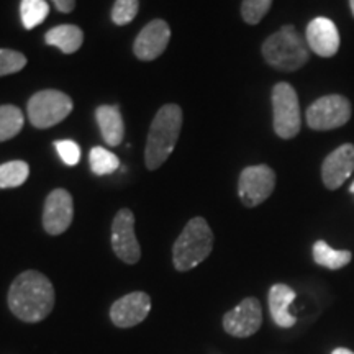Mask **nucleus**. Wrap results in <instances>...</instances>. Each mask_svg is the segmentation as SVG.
Returning <instances> with one entry per match:
<instances>
[{
  "label": "nucleus",
  "mask_w": 354,
  "mask_h": 354,
  "mask_svg": "<svg viewBox=\"0 0 354 354\" xmlns=\"http://www.w3.org/2000/svg\"><path fill=\"white\" fill-rule=\"evenodd\" d=\"M8 307L21 322H41L55 307V287L44 274L38 271L21 272L8 290Z\"/></svg>",
  "instance_id": "1"
},
{
  "label": "nucleus",
  "mask_w": 354,
  "mask_h": 354,
  "mask_svg": "<svg viewBox=\"0 0 354 354\" xmlns=\"http://www.w3.org/2000/svg\"><path fill=\"white\" fill-rule=\"evenodd\" d=\"M183 128V109L167 104L158 110L149 127L145 148V162L149 171H156L169 159L174 151Z\"/></svg>",
  "instance_id": "2"
},
{
  "label": "nucleus",
  "mask_w": 354,
  "mask_h": 354,
  "mask_svg": "<svg viewBox=\"0 0 354 354\" xmlns=\"http://www.w3.org/2000/svg\"><path fill=\"white\" fill-rule=\"evenodd\" d=\"M261 51H263L266 63L284 73L304 68L310 56L307 41L294 25H286L272 33L263 43Z\"/></svg>",
  "instance_id": "3"
},
{
  "label": "nucleus",
  "mask_w": 354,
  "mask_h": 354,
  "mask_svg": "<svg viewBox=\"0 0 354 354\" xmlns=\"http://www.w3.org/2000/svg\"><path fill=\"white\" fill-rule=\"evenodd\" d=\"M214 248V233L205 218L189 220L172 248V261L179 272H187L209 258Z\"/></svg>",
  "instance_id": "4"
},
{
  "label": "nucleus",
  "mask_w": 354,
  "mask_h": 354,
  "mask_svg": "<svg viewBox=\"0 0 354 354\" xmlns=\"http://www.w3.org/2000/svg\"><path fill=\"white\" fill-rule=\"evenodd\" d=\"M272 125L279 138L290 140L302 128V115L295 88L287 82H279L272 88Z\"/></svg>",
  "instance_id": "5"
},
{
  "label": "nucleus",
  "mask_w": 354,
  "mask_h": 354,
  "mask_svg": "<svg viewBox=\"0 0 354 354\" xmlns=\"http://www.w3.org/2000/svg\"><path fill=\"white\" fill-rule=\"evenodd\" d=\"M73 100L68 94L55 88L39 91L28 100V120L35 128H51L73 112Z\"/></svg>",
  "instance_id": "6"
},
{
  "label": "nucleus",
  "mask_w": 354,
  "mask_h": 354,
  "mask_svg": "<svg viewBox=\"0 0 354 354\" xmlns=\"http://www.w3.org/2000/svg\"><path fill=\"white\" fill-rule=\"evenodd\" d=\"M351 104L346 97L331 94L313 102L305 113V118L312 130L328 131L346 125L351 118Z\"/></svg>",
  "instance_id": "7"
},
{
  "label": "nucleus",
  "mask_w": 354,
  "mask_h": 354,
  "mask_svg": "<svg viewBox=\"0 0 354 354\" xmlns=\"http://www.w3.org/2000/svg\"><path fill=\"white\" fill-rule=\"evenodd\" d=\"M276 187V172L266 165L248 166L241 171L238 180V194L243 205L258 207L268 201Z\"/></svg>",
  "instance_id": "8"
},
{
  "label": "nucleus",
  "mask_w": 354,
  "mask_h": 354,
  "mask_svg": "<svg viewBox=\"0 0 354 354\" xmlns=\"http://www.w3.org/2000/svg\"><path fill=\"white\" fill-rule=\"evenodd\" d=\"M112 248L115 254L127 264H136L141 248L135 234V215L130 209L118 210L112 223Z\"/></svg>",
  "instance_id": "9"
},
{
  "label": "nucleus",
  "mask_w": 354,
  "mask_h": 354,
  "mask_svg": "<svg viewBox=\"0 0 354 354\" xmlns=\"http://www.w3.org/2000/svg\"><path fill=\"white\" fill-rule=\"evenodd\" d=\"M261 323H263V308L259 300L254 297L241 300L223 317L225 331L236 338H248L254 335L261 328Z\"/></svg>",
  "instance_id": "10"
},
{
  "label": "nucleus",
  "mask_w": 354,
  "mask_h": 354,
  "mask_svg": "<svg viewBox=\"0 0 354 354\" xmlns=\"http://www.w3.org/2000/svg\"><path fill=\"white\" fill-rule=\"evenodd\" d=\"M74 216L73 197L66 189H55L44 201L43 228L48 234H63Z\"/></svg>",
  "instance_id": "11"
},
{
  "label": "nucleus",
  "mask_w": 354,
  "mask_h": 354,
  "mask_svg": "<svg viewBox=\"0 0 354 354\" xmlns=\"http://www.w3.org/2000/svg\"><path fill=\"white\" fill-rule=\"evenodd\" d=\"M151 312V297L146 292H131L123 295L110 308V318L118 328L140 325Z\"/></svg>",
  "instance_id": "12"
},
{
  "label": "nucleus",
  "mask_w": 354,
  "mask_h": 354,
  "mask_svg": "<svg viewBox=\"0 0 354 354\" xmlns=\"http://www.w3.org/2000/svg\"><path fill=\"white\" fill-rule=\"evenodd\" d=\"M171 39V28L165 20L158 19L149 21L133 44L135 56L141 61H153L166 51Z\"/></svg>",
  "instance_id": "13"
},
{
  "label": "nucleus",
  "mask_w": 354,
  "mask_h": 354,
  "mask_svg": "<svg viewBox=\"0 0 354 354\" xmlns=\"http://www.w3.org/2000/svg\"><path fill=\"white\" fill-rule=\"evenodd\" d=\"M354 172V145L344 143L330 153L322 165V180L326 189L336 190Z\"/></svg>",
  "instance_id": "14"
},
{
  "label": "nucleus",
  "mask_w": 354,
  "mask_h": 354,
  "mask_svg": "<svg viewBox=\"0 0 354 354\" xmlns=\"http://www.w3.org/2000/svg\"><path fill=\"white\" fill-rule=\"evenodd\" d=\"M305 41L308 44V50L322 57L335 56L339 50L342 38L336 25L330 19L318 17L313 19L307 26L305 32Z\"/></svg>",
  "instance_id": "15"
},
{
  "label": "nucleus",
  "mask_w": 354,
  "mask_h": 354,
  "mask_svg": "<svg viewBox=\"0 0 354 354\" xmlns=\"http://www.w3.org/2000/svg\"><path fill=\"white\" fill-rule=\"evenodd\" d=\"M295 300V292L287 284H274L269 290V310L274 323L281 328H290L297 318L290 313L289 307Z\"/></svg>",
  "instance_id": "16"
},
{
  "label": "nucleus",
  "mask_w": 354,
  "mask_h": 354,
  "mask_svg": "<svg viewBox=\"0 0 354 354\" xmlns=\"http://www.w3.org/2000/svg\"><path fill=\"white\" fill-rule=\"evenodd\" d=\"M95 118L105 143L109 146L120 145L123 136H125V125H123L120 109L117 105H100L95 110Z\"/></svg>",
  "instance_id": "17"
},
{
  "label": "nucleus",
  "mask_w": 354,
  "mask_h": 354,
  "mask_svg": "<svg viewBox=\"0 0 354 354\" xmlns=\"http://www.w3.org/2000/svg\"><path fill=\"white\" fill-rule=\"evenodd\" d=\"M44 41L56 46L64 55H73L82 46L84 33L76 25H59L44 35Z\"/></svg>",
  "instance_id": "18"
},
{
  "label": "nucleus",
  "mask_w": 354,
  "mask_h": 354,
  "mask_svg": "<svg viewBox=\"0 0 354 354\" xmlns=\"http://www.w3.org/2000/svg\"><path fill=\"white\" fill-rule=\"evenodd\" d=\"M353 254L346 250H333L326 241H317L313 245V259L318 266L328 269H342L344 266L349 264Z\"/></svg>",
  "instance_id": "19"
},
{
  "label": "nucleus",
  "mask_w": 354,
  "mask_h": 354,
  "mask_svg": "<svg viewBox=\"0 0 354 354\" xmlns=\"http://www.w3.org/2000/svg\"><path fill=\"white\" fill-rule=\"evenodd\" d=\"M24 113L15 105H0V141L17 136L24 128Z\"/></svg>",
  "instance_id": "20"
},
{
  "label": "nucleus",
  "mask_w": 354,
  "mask_h": 354,
  "mask_svg": "<svg viewBox=\"0 0 354 354\" xmlns=\"http://www.w3.org/2000/svg\"><path fill=\"white\" fill-rule=\"evenodd\" d=\"M48 15H50V7L46 0H21L20 2L21 24L26 30H33L35 26L41 25Z\"/></svg>",
  "instance_id": "21"
},
{
  "label": "nucleus",
  "mask_w": 354,
  "mask_h": 354,
  "mask_svg": "<svg viewBox=\"0 0 354 354\" xmlns=\"http://www.w3.org/2000/svg\"><path fill=\"white\" fill-rule=\"evenodd\" d=\"M30 176V166L25 161H10L0 165V189L20 187Z\"/></svg>",
  "instance_id": "22"
},
{
  "label": "nucleus",
  "mask_w": 354,
  "mask_h": 354,
  "mask_svg": "<svg viewBox=\"0 0 354 354\" xmlns=\"http://www.w3.org/2000/svg\"><path fill=\"white\" fill-rule=\"evenodd\" d=\"M88 159H91V169L97 176H109L120 167V159L100 146L92 148Z\"/></svg>",
  "instance_id": "23"
},
{
  "label": "nucleus",
  "mask_w": 354,
  "mask_h": 354,
  "mask_svg": "<svg viewBox=\"0 0 354 354\" xmlns=\"http://www.w3.org/2000/svg\"><path fill=\"white\" fill-rule=\"evenodd\" d=\"M272 6V0H243L241 17L248 25H258Z\"/></svg>",
  "instance_id": "24"
},
{
  "label": "nucleus",
  "mask_w": 354,
  "mask_h": 354,
  "mask_svg": "<svg viewBox=\"0 0 354 354\" xmlns=\"http://www.w3.org/2000/svg\"><path fill=\"white\" fill-rule=\"evenodd\" d=\"M140 8V0H117L112 8V20L115 25H128L135 20Z\"/></svg>",
  "instance_id": "25"
},
{
  "label": "nucleus",
  "mask_w": 354,
  "mask_h": 354,
  "mask_svg": "<svg viewBox=\"0 0 354 354\" xmlns=\"http://www.w3.org/2000/svg\"><path fill=\"white\" fill-rule=\"evenodd\" d=\"M26 66V57L19 51L0 50V77L15 74Z\"/></svg>",
  "instance_id": "26"
},
{
  "label": "nucleus",
  "mask_w": 354,
  "mask_h": 354,
  "mask_svg": "<svg viewBox=\"0 0 354 354\" xmlns=\"http://www.w3.org/2000/svg\"><path fill=\"white\" fill-rule=\"evenodd\" d=\"M55 146L57 149V154H59V158L64 161V165L68 166L77 165L79 159H81V148H79L77 143H74V141L71 140H61V141H56Z\"/></svg>",
  "instance_id": "27"
},
{
  "label": "nucleus",
  "mask_w": 354,
  "mask_h": 354,
  "mask_svg": "<svg viewBox=\"0 0 354 354\" xmlns=\"http://www.w3.org/2000/svg\"><path fill=\"white\" fill-rule=\"evenodd\" d=\"M53 2H55V7L61 13L73 12L74 7H76V0H53Z\"/></svg>",
  "instance_id": "28"
},
{
  "label": "nucleus",
  "mask_w": 354,
  "mask_h": 354,
  "mask_svg": "<svg viewBox=\"0 0 354 354\" xmlns=\"http://www.w3.org/2000/svg\"><path fill=\"white\" fill-rule=\"evenodd\" d=\"M331 354H354V353L351 351V349H346V348H336Z\"/></svg>",
  "instance_id": "29"
},
{
  "label": "nucleus",
  "mask_w": 354,
  "mask_h": 354,
  "mask_svg": "<svg viewBox=\"0 0 354 354\" xmlns=\"http://www.w3.org/2000/svg\"><path fill=\"white\" fill-rule=\"evenodd\" d=\"M349 6H351V12H353V15H354V0H349Z\"/></svg>",
  "instance_id": "30"
},
{
  "label": "nucleus",
  "mask_w": 354,
  "mask_h": 354,
  "mask_svg": "<svg viewBox=\"0 0 354 354\" xmlns=\"http://www.w3.org/2000/svg\"><path fill=\"white\" fill-rule=\"evenodd\" d=\"M349 192H353V194H354V183L351 184V187H349Z\"/></svg>",
  "instance_id": "31"
}]
</instances>
